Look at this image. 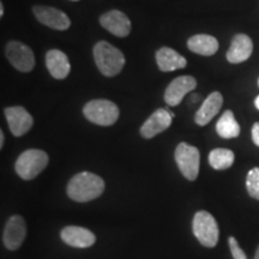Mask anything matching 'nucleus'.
Instances as JSON below:
<instances>
[{
  "mask_svg": "<svg viewBox=\"0 0 259 259\" xmlns=\"http://www.w3.org/2000/svg\"><path fill=\"white\" fill-rule=\"evenodd\" d=\"M4 142H5V136H4V132L0 131V148L4 147Z\"/></svg>",
  "mask_w": 259,
  "mask_h": 259,
  "instance_id": "nucleus-25",
  "label": "nucleus"
},
{
  "mask_svg": "<svg viewBox=\"0 0 259 259\" xmlns=\"http://www.w3.org/2000/svg\"><path fill=\"white\" fill-rule=\"evenodd\" d=\"M253 44L247 35L238 34L233 37L231 47L227 52V60L232 64L244 63L251 57Z\"/></svg>",
  "mask_w": 259,
  "mask_h": 259,
  "instance_id": "nucleus-15",
  "label": "nucleus"
},
{
  "mask_svg": "<svg viewBox=\"0 0 259 259\" xmlns=\"http://www.w3.org/2000/svg\"><path fill=\"white\" fill-rule=\"evenodd\" d=\"M246 189L252 198L259 200V167L252 168L246 178Z\"/></svg>",
  "mask_w": 259,
  "mask_h": 259,
  "instance_id": "nucleus-22",
  "label": "nucleus"
},
{
  "mask_svg": "<svg viewBox=\"0 0 259 259\" xmlns=\"http://www.w3.org/2000/svg\"><path fill=\"white\" fill-rule=\"evenodd\" d=\"M71 2H78V0H71Z\"/></svg>",
  "mask_w": 259,
  "mask_h": 259,
  "instance_id": "nucleus-30",
  "label": "nucleus"
},
{
  "mask_svg": "<svg viewBox=\"0 0 259 259\" xmlns=\"http://www.w3.org/2000/svg\"><path fill=\"white\" fill-rule=\"evenodd\" d=\"M258 87H259V79H258Z\"/></svg>",
  "mask_w": 259,
  "mask_h": 259,
  "instance_id": "nucleus-31",
  "label": "nucleus"
},
{
  "mask_svg": "<svg viewBox=\"0 0 259 259\" xmlns=\"http://www.w3.org/2000/svg\"><path fill=\"white\" fill-rule=\"evenodd\" d=\"M6 58L16 70L29 72L35 66V57L27 45L18 41H10L6 46Z\"/></svg>",
  "mask_w": 259,
  "mask_h": 259,
  "instance_id": "nucleus-7",
  "label": "nucleus"
},
{
  "mask_svg": "<svg viewBox=\"0 0 259 259\" xmlns=\"http://www.w3.org/2000/svg\"><path fill=\"white\" fill-rule=\"evenodd\" d=\"M252 141L255 145L259 147V122H255V124L252 126Z\"/></svg>",
  "mask_w": 259,
  "mask_h": 259,
  "instance_id": "nucleus-24",
  "label": "nucleus"
},
{
  "mask_svg": "<svg viewBox=\"0 0 259 259\" xmlns=\"http://www.w3.org/2000/svg\"><path fill=\"white\" fill-rule=\"evenodd\" d=\"M228 242H229V248H231L233 258H234V259H247V257H246V254H245V252L241 250V247L239 246L238 241H236L235 238L231 236Z\"/></svg>",
  "mask_w": 259,
  "mask_h": 259,
  "instance_id": "nucleus-23",
  "label": "nucleus"
},
{
  "mask_svg": "<svg viewBox=\"0 0 259 259\" xmlns=\"http://www.w3.org/2000/svg\"><path fill=\"white\" fill-rule=\"evenodd\" d=\"M254 259H259V246H258V248H257V252H255Z\"/></svg>",
  "mask_w": 259,
  "mask_h": 259,
  "instance_id": "nucleus-29",
  "label": "nucleus"
},
{
  "mask_svg": "<svg viewBox=\"0 0 259 259\" xmlns=\"http://www.w3.org/2000/svg\"><path fill=\"white\" fill-rule=\"evenodd\" d=\"M32 12L37 21L48 28L56 29V30H66L71 25L69 16L56 8L38 5L32 8Z\"/></svg>",
  "mask_w": 259,
  "mask_h": 259,
  "instance_id": "nucleus-8",
  "label": "nucleus"
},
{
  "mask_svg": "<svg viewBox=\"0 0 259 259\" xmlns=\"http://www.w3.org/2000/svg\"><path fill=\"white\" fill-rule=\"evenodd\" d=\"M194 236L205 247L212 248L218 245L220 238L219 225L211 213L208 211L196 212L192 222Z\"/></svg>",
  "mask_w": 259,
  "mask_h": 259,
  "instance_id": "nucleus-4",
  "label": "nucleus"
},
{
  "mask_svg": "<svg viewBox=\"0 0 259 259\" xmlns=\"http://www.w3.org/2000/svg\"><path fill=\"white\" fill-rule=\"evenodd\" d=\"M197 80L192 76H180L173 79L164 93V101L168 106L176 107L180 105L183 99L190 92L196 89Z\"/></svg>",
  "mask_w": 259,
  "mask_h": 259,
  "instance_id": "nucleus-10",
  "label": "nucleus"
},
{
  "mask_svg": "<svg viewBox=\"0 0 259 259\" xmlns=\"http://www.w3.org/2000/svg\"><path fill=\"white\" fill-rule=\"evenodd\" d=\"M5 116L8 119L10 131L16 137H21L27 134L34 124L32 116L29 114L27 109L21 106L8 107L5 109Z\"/></svg>",
  "mask_w": 259,
  "mask_h": 259,
  "instance_id": "nucleus-11",
  "label": "nucleus"
},
{
  "mask_svg": "<svg viewBox=\"0 0 259 259\" xmlns=\"http://www.w3.org/2000/svg\"><path fill=\"white\" fill-rule=\"evenodd\" d=\"M156 63L161 71L171 72V71L184 69L187 65V60L171 48L162 47L156 52Z\"/></svg>",
  "mask_w": 259,
  "mask_h": 259,
  "instance_id": "nucleus-18",
  "label": "nucleus"
},
{
  "mask_svg": "<svg viewBox=\"0 0 259 259\" xmlns=\"http://www.w3.org/2000/svg\"><path fill=\"white\" fill-rule=\"evenodd\" d=\"M105 191V181L90 171L76 174L67 185V194L74 202L87 203L96 199Z\"/></svg>",
  "mask_w": 259,
  "mask_h": 259,
  "instance_id": "nucleus-1",
  "label": "nucleus"
},
{
  "mask_svg": "<svg viewBox=\"0 0 259 259\" xmlns=\"http://www.w3.org/2000/svg\"><path fill=\"white\" fill-rule=\"evenodd\" d=\"M25 235H27V226L22 216L15 215L11 216L6 222L3 241L8 250L15 251L21 247L23 244Z\"/></svg>",
  "mask_w": 259,
  "mask_h": 259,
  "instance_id": "nucleus-9",
  "label": "nucleus"
},
{
  "mask_svg": "<svg viewBox=\"0 0 259 259\" xmlns=\"http://www.w3.org/2000/svg\"><path fill=\"white\" fill-rule=\"evenodd\" d=\"M254 106H255V108L258 109L259 111V95L255 97V100H254Z\"/></svg>",
  "mask_w": 259,
  "mask_h": 259,
  "instance_id": "nucleus-26",
  "label": "nucleus"
},
{
  "mask_svg": "<svg viewBox=\"0 0 259 259\" xmlns=\"http://www.w3.org/2000/svg\"><path fill=\"white\" fill-rule=\"evenodd\" d=\"M198 100H199V95H193L192 101H198Z\"/></svg>",
  "mask_w": 259,
  "mask_h": 259,
  "instance_id": "nucleus-28",
  "label": "nucleus"
},
{
  "mask_svg": "<svg viewBox=\"0 0 259 259\" xmlns=\"http://www.w3.org/2000/svg\"><path fill=\"white\" fill-rule=\"evenodd\" d=\"M234 153L229 149L218 148L213 149L209 154V163L213 169L216 170H225L232 167L234 163Z\"/></svg>",
  "mask_w": 259,
  "mask_h": 259,
  "instance_id": "nucleus-21",
  "label": "nucleus"
},
{
  "mask_svg": "<svg viewBox=\"0 0 259 259\" xmlns=\"http://www.w3.org/2000/svg\"><path fill=\"white\" fill-rule=\"evenodd\" d=\"M84 116L93 124L111 126L119 118V108L114 102L108 100H93L83 108Z\"/></svg>",
  "mask_w": 259,
  "mask_h": 259,
  "instance_id": "nucleus-5",
  "label": "nucleus"
},
{
  "mask_svg": "<svg viewBox=\"0 0 259 259\" xmlns=\"http://www.w3.org/2000/svg\"><path fill=\"white\" fill-rule=\"evenodd\" d=\"M48 155L44 150L29 149L19 155L15 164V169L22 179L32 180L47 167Z\"/></svg>",
  "mask_w": 259,
  "mask_h": 259,
  "instance_id": "nucleus-3",
  "label": "nucleus"
},
{
  "mask_svg": "<svg viewBox=\"0 0 259 259\" xmlns=\"http://www.w3.org/2000/svg\"><path fill=\"white\" fill-rule=\"evenodd\" d=\"M223 105V97L221 93L213 92L206 97L205 101L200 106V108L197 111L194 115V121L197 125L205 126L215 118Z\"/></svg>",
  "mask_w": 259,
  "mask_h": 259,
  "instance_id": "nucleus-16",
  "label": "nucleus"
},
{
  "mask_svg": "<svg viewBox=\"0 0 259 259\" xmlns=\"http://www.w3.org/2000/svg\"><path fill=\"white\" fill-rule=\"evenodd\" d=\"M173 118L174 113L168 112L164 108H160L157 111H155L141 127L142 137L150 139L155 137V136H157L158 134H161V132L166 131L170 126Z\"/></svg>",
  "mask_w": 259,
  "mask_h": 259,
  "instance_id": "nucleus-12",
  "label": "nucleus"
},
{
  "mask_svg": "<svg viewBox=\"0 0 259 259\" xmlns=\"http://www.w3.org/2000/svg\"><path fill=\"white\" fill-rule=\"evenodd\" d=\"M46 65L51 76L56 79H64L69 76L71 65L66 54L59 50H51L46 54Z\"/></svg>",
  "mask_w": 259,
  "mask_h": 259,
  "instance_id": "nucleus-17",
  "label": "nucleus"
},
{
  "mask_svg": "<svg viewBox=\"0 0 259 259\" xmlns=\"http://www.w3.org/2000/svg\"><path fill=\"white\" fill-rule=\"evenodd\" d=\"M100 23L107 31L118 37H126L131 32V21L124 12L112 10L100 17Z\"/></svg>",
  "mask_w": 259,
  "mask_h": 259,
  "instance_id": "nucleus-13",
  "label": "nucleus"
},
{
  "mask_svg": "<svg viewBox=\"0 0 259 259\" xmlns=\"http://www.w3.org/2000/svg\"><path fill=\"white\" fill-rule=\"evenodd\" d=\"M216 131H218L220 137L226 139L236 138L240 135V125L235 120L232 111H226L221 115L218 124H216Z\"/></svg>",
  "mask_w": 259,
  "mask_h": 259,
  "instance_id": "nucleus-20",
  "label": "nucleus"
},
{
  "mask_svg": "<svg viewBox=\"0 0 259 259\" xmlns=\"http://www.w3.org/2000/svg\"><path fill=\"white\" fill-rule=\"evenodd\" d=\"M187 47L193 53L199 54V56L211 57L219 51V41L211 35L199 34L189 38Z\"/></svg>",
  "mask_w": 259,
  "mask_h": 259,
  "instance_id": "nucleus-19",
  "label": "nucleus"
},
{
  "mask_svg": "<svg viewBox=\"0 0 259 259\" xmlns=\"http://www.w3.org/2000/svg\"><path fill=\"white\" fill-rule=\"evenodd\" d=\"M60 236L65 244L76 248L90 247L96 241V236L92 231L77 226L65 227L60 233Z\"/></svg>",
  "mask_w": 259,
  "mask_h": 259,
  "instance_id": "nucleus-14",
  "label": "nucleus"
},
{
  "mask_svg": "<svg viewBox=\"0 0 259 259\" xmlns=\"http://www.w3.org/2000/svg\"><path fill=\"white\" fill-rule=\"evenodd\" d=\"M4 16V5L0 4V17H3Z\"/></svg>",
  "mask_w": 259,
  "mask_h": 259,
  "instance_id": "nucleus-27",
  "label": "nucleus"
},
{
  "mask_svg": "<svg viewBox=\"0 0 259 259\" xmlns=\"http://www.w3.org/2000/svg\"><path fill=\"white\" fill-rule=\"evenodd\" d=\"M176 162L183 176L193 181L199 174L200 154L196 147L187 143H180L176 149Z\"/></svg>",
  "mask_w": 259,
  "mask_h": 259,
  "instance_id": "nucleus-6",
  "label": "nucleus"
},
{
  "mask_svg": "<svg viewBox=\"0 0 259 259\" xmlns=\"http://www.w3.org/2000/svg\"><path fill=\"white\" fill-rule=\"evenodd\" d=\"M94 59L97 69L106 77H114L120 73L125 65L122 52L106 41H100L95 45Z\"/></svg>",
  "mask_w": 259,
  "mask_h": 259,
  "instance_id": "nucleus-2",
  "label": "nucleus"
}]
</instances>
